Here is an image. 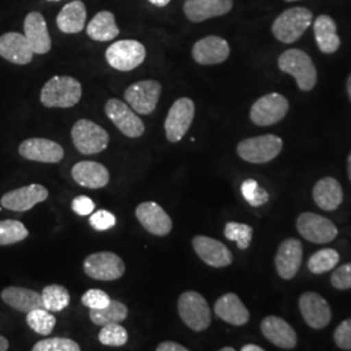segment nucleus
<instances>
[{
    "label": "nucleus",
    "instance_id": "nucleus-33",
    "mask_svg": "<svg viewBox=\"0 0 351 351\" xmlns=\"http://www.w3.org/2000/svg\"><path fill=\"white\" fill-rule=\"evenodd\" d=\"M40 295H42L43 307L50 313H60L71 303L69 291L58 284L46 287L40 293Z\"/></svg>",
    "mask_w": 351,
    "mask_h": 351
},
{
    "label": "nucleus",
    "instance_id": "nucleus-43",
    "mask_svg": "<svg viewBox=\"0 0 351 351\" xmlns=\"http://www.w3.org/2000/svg\"><path fill=\"white\" fill-rule=\"evenodd\" d=\"M330 284L337 290L351 289V262L342 264L332 274Z\"/></svg>",
    "mask_w": 351,
    "mask_h": 351
},
{
    "label": "nucleus",
    "instance_id": "nucleus-37",
    "mask_svg": "<svg viewBox=\"0 0 351 351\" xmlns=\"http://www.w3.org/2000/svg\"><path fill=\"white\" fill-rule=\"evenodd\" d=\"M252 234H254L252 226L236 223V221L226 223V229H224V236L226 239L236 242L239 250H246L250 247Z\"/></svg>",
    "mask_w": 351,
    "mask_h": 351
},
{
    "label": "nucleus",
    "instance_id": "nucleus-4",
    "mask_svg": "<svg viewBox=\"0 0 351 351\" xmlns=\"http://www.w3.org/2000/svg\"><path fill=\"white\" fill-rule=\"evenodd\" d=\"M178 315L186 326L195 332H204L211 326V310L206 298L197 291H185L180 295Z\"/></svg>",
    "mask_w": 351,
    "mask_h": 351
},
{
    "label": "nucleus",
    "instance_id": "nucleus-48",
    "mask_svg": "<svg viewBox=\"0 0 351 351\" xmlns=\"http://www.w3.org/2000/svg\"><path fill=\"white\" fill-rule=\"evenodd\" d=\"M242 351H263V348H261V346H258V345H252V343H250V345H245L242 349H241Z\"/></svg>",
    "mask_w": 351,
    "mask_h": 351
},
{
    "label": "nucleus",
    "instance_id": "nucleus-28",
    "mask_svg": "<svg viewBox=\"0 0 351 351\" xmlns=\"http://www.w3.org/2000/svg\"><path fill=\"white\" fill-rule=\"evenodd\" d=\"M86 5L81 0H73L65 4L56 17V24L62 33L77 34L84 30L86 24Z\"/></svg>",
    "mask_w": 351,
    "mask_h": 351
},
{
    "label": "nucleus",
    "instance_id": "nucleus-22",
    "mask_svg": "<svg viewBox=\"0 0 351 351\" xmlns=\"http://www.w3.org/2000/svg\"><path fill=\"white\" fill-rule=\"evenodd\" d=\"M24 36L32 50L37 55H45L50 52L52 47L50 33L47 29L43 14L39 12H30L24 21Z\"/></svg>",
    "mask_w": 351,
    "mask_h": 351
},
{
    "label": "nucleus",
    "instance_id": "nucleus-23",
    "mask_svg": "<svg viewBox=\"0 0 351 351\" xmlns=\"http://www.w3.org/2000/svg\"><path fill=\"white\" fill-rule=\"evenodd\" d=\"M0 56L10 63L26 65L33 60L34 52L24 34L10 32L0 37Z\"/></svg>",
    "mask_w": 351,
    "mask_h": 351
},
{
    "label": "nucleus",
    "instance_id": "nucleus-8",
    "mask_svg": "<svg viewBox=\"0 0 351 351\" xmlns=\"http://www.w3.org/2000/svg\"><path fill=\"white\" fill-rule=\"evenodd\" d=\"M84 271L94 280L114 281L124 275L125 263L114 252L101 251L88 255L84 262Z\"/></svg>",
    "mask_w": 351,
    "mask_h": 351
},
{
    "label": "nucleus",
    "instance_id": "nucleus-54",
    "mask_svg": "<svg viewBox=\"0 0 351 351\" xmlns=\"http://www.w3.org/2000/svg\"><path fill=\"white\" fill-rule=\"evenodd\" d=\"M285 1H298V0H285Z\"/></svg>",
    "mask_w": 351,
    "mask_h": 351
},
{
    "label": "nucleus",
    "instance_id": "nucleus-27",
    "mask_svg": "<svg viewBox=\"0 0 351 351\" xmlns=\"http://www.w3.org/2000/svg\"><path fill=\"white\" fill-rule=\"evenodd\" d=\"M313 198L319 208L324 211H335L342 203L343 191L336 178L324 177L315 184Z\"/></svg>",
    "mask_w": 351,
    "mask_h": 351
},
{
    "label": "nucleus",
    "instance_id": "nucleus-24",
    "mask_svg": "<svg viewBox=\"0 0 351 351\" xmlns=\"http://www.w3.org/2000/svg\"><path fill=\"white\" fill-rule=\"evenodd\" d=\"M233 8V0H186L184 12L190 21L202 23L208 19L224 16Z\"/></svg>",
    "mask_w": 351,
    "mask_h": 351
},
{
    "label": "nucleus",
    "instance_id": "nucleus-45",
    "mask_svg": "<svg viewBox=\"0 0 351 351\" xmlns=\"http://www.w3.org/2000/svg\"><path fill=\"white\" fill-rule=\"evenodd\" d=\"M72 210L80 216H88L95 210V203L86 195H80L72 202Z\"/></svg>",
    "mask_w": 351,
    "mask_h": 351
},
{
    "label": "nucleus",
    "instance_id": "nucleus-35",
    "mask_svg": "<svg viewBox=\"0 0 351 351\" xmlns=\"http://www.w3.org/2000/svg\"><path fill=\"white\" fill-rule=\"evenodd\" d=\"M26 323L40 336H50L56 326V317L46 308H36L26 314Z\"/></svg>",
    "mask_w": 351,
    "mask_h": 351
},
{
    "label": "nucleus",
    "instance_id": "nucleus-50",
    "mask_svg": "<svg viewBox=\"0 0 351 351\" xmlns=\"http://www.w3.org/2000/svg\"><path fill=\"white\" fill-rule=\"evenodd\" d=\"M346 88H348V94H349V98L351 101V75L348 78V84H346Z\"/></svg>",
    "mask_w": 351,
    "mask_h": 351
},
{
    "label": "nucleus",
    "instance_id": "nucleus-25",
    "mask_svg": "<svg viewBox=\"0 0 351 351\" xmlns=\"http://www.w3.org/2000/svg\"><path fill=\"white\" fill-rule=\"evenodd\" d=\"M215 314L230 326H242L249 323L250 313L234 293H226L215 303Z\"/></svg>",
    "mask_w": 351,
    "mask_h": 351
},
{
    "label": "nucleus",
    "instance_id": "nucleus-6",
    "mask_svg": "<svg viewBox=\"0 0 351 351\" xmlns=\"http://www.w3.org/2000/svg\"><path fill=\"white\" fill-rule=\"evenodd\" d=\"M72 141L75 149L84 155H95L106 150L110 136L104 128L88 119L75 121L72 128Z\"/></svg>",
    "mask_w": 351,
    "mask_h": 351
},
{
    "label": "nucleus",
    "instance_id": "nucleus-34",
    "mask_svg": "<svg viewBox=\"0 0 351 351\" xmlns=\"http://www.w3.org/2000/svg\"><path fill=\"white\" fill-rule=\"evenodd\" d=\"M339 263V254L335 249L316 251L308 259L307 268L314 275H323L332 271Z\"/></svg>",
    "mask_w": 351,
    "mask_h": 351
},
{
    "label": "nucleus",
    "instance_id": "nucleus-21",
    "mask_svg": "<svg viewBox=\"0 0 351 351\" xmlns=\"http://www.w3.org/2000/svg\"><path fill=\"white\" fill-rule=\"evenodd\" d=\"M261 329L264 337L280 349L291 350L297 346V333L293 329V326L282 317H278L275 315L264 317Z\"/></svg>",
    "mask_w": 351,
    "mask_h": 351
},
{
    "label": "nucleus",
    "instance_id": "nucleus-3",
    "mask_svg": "<svg viewBox=\"0 0 351 351\" xmlns=\"http://www.w3.org/2000/svg\"><path fill=\"white\" fill-rule=\"evenodd\" d=\"M313 23V12L304 7L289 8L281 13L274 25V36L282 43H294Z\"/></svg>",
    "mask_w": 351,
    "mask_h": 351
},
{
    "label": "nucleus",
    "instance_id": "nucleus-5",
    "mask_svg": "<svg viewBox=\"0 0 351 351\" xmlns=\"http://www.w3.org/2000/svg\"><path fill=\"white\" fill-rule=\"evenodd\" d=\"M282 139L275 134H264L241 141L237 154L245 162L264 164L276 159L282 151Z\"/></svg>",
    "mask_w": 351,
    "mask_h": 351
},
{
    "label": "nucleus",
    "instance_id": "nucleus-2",
    "mask_svg": "<svg viewBox=\"0 0 351 351\" xmlns=\"http://www.w3.org/2000/svg\"><path fill=\"white\" fill-rule=\"evenodd\" d=\"M278 68L293 75L302 91H311L317 81V72L311 58L304 51L291 49L281 53Z\"/></svg>",
    "mask_w": 351,
    "mask_h": 351
},
{
    "label": "nucleus",
    "instance_id": "nucleus-42",
    "mask_svg": "<svg viewBox=\"0 0 351 351\" xmlns=\"http://www.w3.org/2000/svg\"><path fill=\"white\" fill-rule=\"evenodd\" d=\"M88 223L91 228H94L98 232L108 230L116 226V217L113 213L106 210H99L97 213H91L88 217Z\"/></svg>",
    "mask_w": 351,
    "mask_h": 351
},
{
    "label": "nucleus",
    "instance_id": "nucleus-39",
    "mask_svg": "<svg viewBox=\"0 0 351 351\" xmlns=\"http://www.w3.org/2000/svg\"><path fill=\"white\" fill-rule=\"evenodd\" d=\"M241 193L245 201L252 207H261L269 201V194L265 189L261 188L254 178H247L241 185Z\"/></svg>",
    "mask_w": 351,
    "mask_h": 351
},
{
    "label": "nucleus",
    "instance_id": "nucleus-10",
    "mask_svg": "<svg viewBox=\"0 0 351 351\" xmlns=\"http://www.w3.org/2000/svg\"><path fill=\"white\" fill-rule=\"evenodd\" d=\"M288 111V99L278 93H271L252 104L250 119L255 125H275L287 116Z\"/></svg>",
    "mask_w": 351,
    "mask_h": 351
},
{
    "label": "nucleus",
    "instance_id": "nucleus-13",
    "mask_svg": "<svg viewBox=\"0 0 351 351\" xmlns=\"http://www.w3.org/2000/svg\"><path fill=\"white\" fill-rule=\"evenodd\" d=\"M106 114L116 128L129 138H139L145 133V124L137 112L120 99H110L106 103Z\"/></svg>",
    "mask_w": 351,
    "mask_h": 351
},
{
    "label": "nucleus",
    "instance_id": "nucleus-14",
    "mask_svg": "<svg viewBox=\"0 0 351 351\" xmlns=\"http://www.w3.org/2000/svg\"><path fill=\"white\" fill-rule=\"evenodd\" d=\"M300 310L306 324L313 329H323L332 320V310L324 297L315 291H306L300 298Z\"/></svg>",
    "mask_w": 351,
    "mask_h": 351
},
{
    "label": "nucleus",
    "instance_id": "nucleus-17",
    "mask_svg": "<svg viewBox=\"0 0 351 351\" xmlns=\"http://www.w3.org/2000/svg\"><path fill=\"white\" fill-rule=\"evenodd\" d=\"M19 152L26 160L39 163H59L64 158L63 147L47 138L25 139L20 145Z\"/></svg>",
    "mask_w": 351,
    "mask_h": 351
},
{
    "label": "nucleus",
    "instance_id": "nucleus-19",
    "mask_svg": "<svg viewBox=\"0 0 351 351\" xmlns=\"http://www.w3.org/2000/svg\"><path fill=\"white\" fill-rule=\"evenodd\" d=\"M193 247L203 263L213 268H223L233 263V254L217 239L207 236H195L193 239Z\"/></svg>",
    "mask_w": 351,
    "mask_h": 351
},
{
    "label": "nucleus",
    "instance_id": "nucleus-40",
    "mask_svg": "<svg viewBox=\"0 0 351 351\" xmlns=\"http://www.w3.org/2000/svg\"><path fill=\"white\" fill-rule=\"evenodd\" d=\"M81 346L73 339L53 337L38 341L33 351H80Z\"/></svg>",
    "mask_w": 351,
    "mask_h": 351
},
{
    "label": "nucleus",
    "instance_id": "nucleus-20",
    "mask_svg": "<svg viewBox=\"0 0 351 351\" xmlns=\"http://www.w3.org/2000/svg\"><path fill=\"white\" fill-rule=\"evenodd\" d=\"M193 59L201 65H216L226 62L230 53V47L226 39L217 36L199 39L193 46Z\"/></svg>",
    "mask_w": 351,
    "mask_h": 351
},
{
    "label": "nucleus",
    "instance_id": "nucleus-41",
    "mask_svg": "<svg viewBox=\"0 0 351 351\" xmlns=\"http://www.w3.org/2000/svg\"><path fill=\"white\" fill-rule=\"evenodd\" d=\"M81 302H82V304L85 307H88L90 310H101V308H104V307H107L110 304L111 298L103 290L90 289L82 295Z\"/></svg>",
    "mask_w": 351,
    "mask_h": 351
},
{
    "label": "nucleus",
    "instance_id": "nucleus-18",
    "mask_svg": "<svg viewBox=\"0 0 351 351\" xmlns=\"http://www.w3.org/2000/svg\"><path fill=\"white\" fill-rule=\"evenodd\" d=\"M302 258H303V246L300 239H288L281 242L275 256L278 276L284 280H291L300 271Z\"/></svg>",
    "mask_w": 351,
    "mask_h": 351
},
{
    "label": "nucleus",
    "instance_id": "nucleus-26",
    "mask_svg": "<svg viewBox=\"0 0 351 351\" xmlns=\"http://www.w3.org/2000/svg\"><path fill=\"white\" fill-rule=\"evenodd\" d=\"M72 177L75 182L84 188L101 189L110 182V172L97 162H78L72 168Z\"/></svg>",
    "mask_w": 351,
    "mask_h": 351
},
{
    "label": "nucleus",
    "instance_id": "nucleus-29",
    "mask_svg": "<svg viewBox=\"0 0 351 351\" xmlns=\"http://www.w3.org/2000/svg\"><path fill=\"white\" fill-rule=\"evenodd\" d=\"M1 300L10 307L24 314L30 313L32 310L43 307L40 293H37L32 289L17 288V287L5 288L1 291Z\"/></svg>",
    "mask_w": 351,
    "mask_h": 351
},
{
    "label": "nucleus",
    "instance_id": "nucleus-47",
    "mask_svg": "<svg viewBox=\"0 0 351 351\" xmlns=\"http://www.w3.org/2000/svg\"><path fill=\"white\" fill-rule=\"evenodd\" d=\"M8 348H10V342H8V339H5L4 336H1V335H0V351L8 350Z\"/></svg>",
    "mask_w": 351,
    "mask_h": 351
},
{
    "label": "nucleus",
    "instance_id": "nucleus-1",
    "mask_svg": "<svg viewBox=\"0 0 351 351\" xmlns=\"http://www.w3.org/2000/svg\"><path fill=\"white\" fill-rule=\"evenodd\" d=\"M82 97L81 84L71 75H55L40 91V103L47 108H71Z\"/></svg>",
    "mask_w": 351,
    "mask_h": 351
},
{
    "label": "nucleus",
    "instance_id": "nucleus-46",
    "mask_svg": "<svg viewBox=\"0 0 351 351\" xmlns=\"http://www.w3.org/2000/svg\"><path fill=\"white\" fill-rule=\"evenodd\" d=\"M156 350L188 351V348H185V346H182V345H180V343H176V342H172V341H165V342H162V343H159V345H158Z\"/></svg>",
    "mask_w": 351,
    "mask_h": 351
},
{
    "label": "nucleus",
    "instance_id": "nucleus-36",
    "mask_svg": "<svg viewBox=\"0 0 351 351\" xmlns=\"http://www.w3.org/2000/svg\"><path fill=\"white\" fill-rule=\"evenodd\" d=\"M29 230L17 220H1L0 221V246L14 245L27 239Z\"/></svg>",
    "mask_w": 351,
    "mask_h": 351
},
{
    "label": "nucleus",
    "instance_id": "nucleus-12",
    "mask_svg": "<svg viewBox=\"0 0 351 351\" xmlns=\"http://www.w3.org/2000/svg\"><path fill=\"white\" fill-rule=\"evenodd\" d=\"M297 229L303 239L320 245L332 242L339 234L333 221L314 213H301L297 219Z\"/></svg>",
    "mask_w": 351,
    "mask_h": 351
},
{
    "label": "nucleus",
    "instance_id": "nucleus-44",
    "mask_svg": "<svg viewBox=\"0 0 351 351\" xmlns=\"http://www.w3.org/2000/svg\"><path fill=\"white\" fill-rule=\"evenodd\" d=\"M333 339L341 350L351 351V317L336 328Z\"/></svg>",
    "mask_w": 351,
    "mask_h": 351
},
{
    "label": "nucleus",
    "instance_id": "nucleus-9",
    "mask_svg": "<svg viewBox=\"0 0 351 351\" xmlns=\"http://www.w3.org/2000/svg\"><path fill=\"white\" fill-rule=\"evenodd\" d=\"M195 114V104L190 98H180L172 104L167 114L164 128L167 139L172 143L180 142L188 133Z\"/></svg>",
    "mask_w": 351,
    "mask_h": 351
},
{
    "label": "nucleus",
    "instance_id": "nucleus-52",
    "mask_svg": "<svg viewBox=\"0 0 351 351\" xmlns=\"http://www.w3.org/2000/svg\"><path fill=\"white\" fill-rule=\"evenodd\" d=\"M221 351H234V348H223Z\"/></svg>",
    "mask_w": 351,
    "mask_h": 351
},
{
    "label": "nucleus",
    "instance_id": "nucleus-51",
    "mask_svg": "<svg viewBox=\"0 0 351 351\" xmlns=\"http://www.w3.org/2000/svg\"><path fill=\"white\" fill-rule=\"evenodd\" d=\"M348 175H349V180L351 181V152L348 159Z\"/></svg>",
    "mask_w": 351,
    "mask_h": 351
},
{
    "label": "nucleus",
    "instance_id": "nucleus-38",
    "mask_svg": "<svg viewBox=\"0 0 351 351\" xmlns=\"http://www.w3.org/2000/svg\"><path fill=\"white\" fill-rule=\"evenodd\" d=\"M98 339L104 346H124L128 342V332L124 326H120V323L107 324L101 328Z\"/></svg>",
    "mask_w": 351,
    "mask_h": 351
},
{
    "label": "nucleus",
    "instance_id": "nucleus-7",
    "mask_svg": "<svg viewBox=\"0 0 351 351\" xmlns=\"http://www.w3.org/2000/svg\"><path fill=\"white\" fill-rule=\"evenodd\" d=\"M146 59L145 46L134 39H123L113 42L106 51V60L113 69L130 72L138 68Z\"/></svg>",
    "mask_w": 351,
    "mask_h": 351
},
{
    "label": "nucleus",
    "instance_id": "nucleus-16",
    "mask_svg": "<svg viewBox=\"0 0 351 351\" xmlns=\"http://www.w3.org/2000/svg\"><path fill=\"white\" fill-rule=\"evenodd\" d=\"M136 216L141 226L154 236L163 237L172 232L173 223L171 216L155 202L141 203L136 210Z\"/></svg>",
    "mask_w": 351,
    "mask_h": 351
},
{
    "label": "nucleus",
    "instance_id": "nucleus-53",
    "mask_svg": "<svg viewBox=\"0 0 351 351\" xmlns=\"http://www.w3.org/2000/svg\"><path fill=\"white\" fill-rule=\"evenodd\" d=\"M47 1H60V0H47Z\"/></svg>",
    "mask_w": 351,
    "mask_h": 351
},
{
    "label": "nucleus",
    "instance_id": "nucleus-30",
    "mask_svg": "<svg viewBox=\"0 0 351 351\" xmlns=\"http://www.w3.org/2000/svg\"><path fill=\"white\" fill-rule=\"evenodd\" d=\"M314 34L319 50L324 53H335L339 50L341 39L337 34L335 20L326 14L319 16L314 23Z\"/></svg>",
    "mask_w": 351,
    "mask_h": 351
},
{
    "label": "nucleus",
    "instance_id": "nucleus-49",
    "mask_svg": "<svg viewBox=\"0 0 351 351\" xmlns=\"http://www.w3.org/2000/svg\"><path fill=\"white\" fill-rule=\"evenodd\" d=\"M151 4H154V5H156V7H165L167 4H169V1L171 0H149Z\"/></svg>",
    "mask_w": 351,
    "mask_h": 351
},
{
    "label": "nucleus",
    "instance_id": "nucleus-11",
    "mask_svg": "<svg viewBox=\"0 0 351 351\" xmlns=\"http://www.w3.org/2000/svg\"><path fill=\"white\" fill-rule=\"evenodd\" d=\"M162 95V85L155 80L139 81L126 88L124 98L132 110L138 114H151Z\"/></svg>",
    "mask_w": 351,
    "mask_h": 351
},
{
    "label": "nucleus",
    "instance_id": "nucleus-32",
    "mask_svg": "<svg viewBox=\"0 0 351 351\" xmlns=\"http://www.w3.org/2000/svg\"><path fill=\"white\" fill-rule=\"evenodd\" d=\"M90 320L95 326H107L113 323H123L128 316V307L121 302L111 300L110 304L101 310H90Z\"/></svg>",
    "mask_w": 351,
    "mask_h": 351
},
{
    "label": "nucleus",
    "instance_id": "nucleus-15",
    "mask_svg": "<svg viewBox=\"0 0 351 351\" xmlns=\"http://www.w3.org/2000/svg\"><path fill=\"white\" fill-rule=\"evenodd\" d=\"M47 198H49L47 189L38 184H32L27 186L12 190L10 193H5L1 197V206L10 211L25 213L32 210L38 203L46 201Z\"/></svg>",
    "mask_w": 351,
    "mask_h": 351
},
{
    "label": "nucleus",
    "instance_id": "nucleus-31",
    "mask_svg": "<svg viewBox=\"0 0 351 351\" xmlns=\"http://www.w3.org/2000/svg\"><path fill=\"white\" fill-rule=\"evenodd\" d=\"M88 38L97 42H110L119 36L120 29L116 25L112 12L101 11L97 13L86 27Z\"/></svg>",
    "mask_w": 351,
    "mask_h": 351
}]
</instances>
